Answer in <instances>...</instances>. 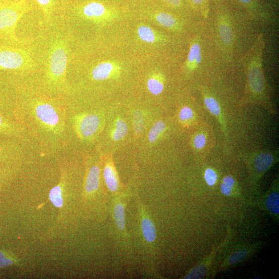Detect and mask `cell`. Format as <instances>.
Instances as JSON below:
<instances>
[{"label":"cell","mask_w":279,"mask_h":279,"mask_svg":"<svg viewBox=\"0 0 279 279\" xmlns=\"http://www.w3.org/2000/svg\"><path fill=\"white\" fill-rule=\"evenodd\" d=\"M15 113L41 153L65 151L70 143L67 96L54 95L41 85L18 84Z\"/></svg>","instance_id":"1"},{"label":"cell","mask_w":279,"mask_h":279,"mask_svg":"<svg viewBox=\"0 0 279 279\" xmlns=\"http://www.w3.org/2000/svg\"><path fill=\"white\" fill-rule=\"evenodd\" d=\"M210 20L215 40L227 70L240 65L243 55L250 47L247 43L250 35L245 24L251 21L228 0H213Z\"/></svg>","instance_id":"2"},{"label":"cell","mask_w":279,"mask_h":279,"mask_svg":"<svg viewBox=\"0 0 279 279\" xmlns=\"http://www.w3.org/2000/svg\"><path fill=\"white\" fill-rule=\"evenodd\" d=\"M183 70L198 80L220 75L227 70L220 57L210 20H203L190 36Z\"/></svg>","instance_id":"3"},{"label":"cell","mask_w":279,"mask_h":279,"mask_svg":"<svg viewBox=\"0 0 279 279\" xmlns=\"http://www.w3.org/2000/svg\"><path fill=\"white\" fill-rule=\"evenodd\" d=\"M68 60L67 40L64 35H56L48 46L41 86L53 94L67 96L69 91L67 79Z\"/></svg>","instance_id":"4"},{"label":"cell","mask_w":279,"mask_h":279,"mask_svg":"<svg viewBox=\"0 0 279 279\" xmlns=\"http://www.w3.org/2000/svg\"><path fill=\"white\" fill-rule=\"evenodd\" d=\"M264 34L259 32L243 55L240 61L247 78L245 98L250 101H263L267 97V85L263 69L266 48Z\"/></svg>","instance_id":"5"},{"label":"cell","mask_w":279,"mask_h":279,"mask_svg":"<svg viewBox=\"0 0 279 279\" xmlns=\"http://www.w3.org/2000/svg\"><path fill=\"white\" fill-rule=\"evenodd\" d=\"M33 8L30 0L0 3V43L22 45L16 35V28L23 17Z\"/></svg>","instance_id":"6"},{"label":"cell","mask_w":279,"mask_h":279,"mask_svg":"<svg viewBox=\"0 0 279 279\" xmlns=\"http://www.w3.org/2000/svg\"><path fill=\"white\" fill-rule=\"evenodd\" d=\"M36 64L31 51L22 45L0 43V70L33 72Z\"/></svg>","instance_id":"7"},{"label":"cell","mask_w":279,"mask_h":279,"mask_svg":"<svg viewBox=\"0 0 279 279\" xmlns=\"http://www.w3.org/2000/svg\"><path fill=\"white\" fill-rule=\"evenodd\" d=\"M0 137L11 138L33 142L17 120L15 103L0 93Z\"/></svg>","instance_id":"8"},{"label":"cell","mask_w":279,"mask_h":279,"mask_svg":"<svg viewBox=\"0 0 279 279\" xmlns=\"http://www.w3.org/2000/svg\"><path fill=\"white\" fill-rule=\"evenodd\" d=\"M252 22L264 25L275 22L274 6L269 0H228Z\"/></svg>","instance_id":"9"},{"label":"cell","mask_w":279,"mask_h":279,"mask_svg":"<svg viewBox=\"0 0 279 279\" xmlns=\"http://www.w3.org/2000/svg\"><path fill=\"white\" fill-rule=\"evenodd\" d=\"M68 121L71 129L83 141H89L98 133L101 119L95 113H74L68 111Z\"/></svg>","instance_id":"10"},{"label":"cell","mask_w":279,"mask_h":279,"mask_svg":"<svg viewBox=\"0 0 279 279\" xmlns=\"http://www.w3.org/2000/svg\"><path fill=\"white\" fill-rule=\"evenodd\" d=\"M74 11L79 15L88 21L100 22L108 16L113 8L100 1L84 2L76 5L74 8Z\"/></svg>","instance_id":"11"},{"label":"cell","mask_w":279,"mask_h":279,"mask_svg":"<svg viewBox=\"0 0 279 279\" xmlns=\"http://www.w3.org/2000/svg\"><path fill=\"white\" fill-rule=\"evenodd\" d=\"M141 227L143 236L148 244H154L157 236L155 226L144 210L141 209Z\"/></svg>","instance_id":"12"},{"label":"cell","mask_w":279,"mask_h":279,"mask_svg":"<svg viewBox=\"0 0 279 279\" xmlns=\"http://www.w3.org/2000/svg\"><path fill=\"white\" fill-rule=\"evenodd\" d=\"M158 1L160 5L165 9L185 15L198 17L193 12L188 0H158Z\"/></svg>","instance_id":"13"},{"label":"cell","mask_w":279,"mask_h":279,"mask_svg":"<svg viewBox=\"0 0 279 279\" xmlns=\"http://www.w3.org/2000/svg\"><path fill=\"white\" fill-rule=\"evenodd\" d=\"M194 13L203 20L210 18L213 0H188Z\"/></svg>","instance_id":"14"},{"label":"cell","mask_w":279,"mask_h":279,"mask_svg":"<svg viewBox=\"0 0 279 279\" xmlns=\"http://www.w3.org/2000/svg\"><path fill=\"white\" fill-rule=\"evenodd\" d=\"M101 170L99 166L94 165L90 167L87 174L85 189L88 194L98 191L100 184Z\"/></svg>","instance_id":"15"},{"label":"cell","mask_w":279,"mask_h":279,"mask_svg":"<svg viewBox=\"0 0 279 279\" xmlns=\"http://www.w3.org/2000/svg\"><path fill=\"white\" fill-rule=\"evenodd\" d=\"M123 198H117L114 209V219L119 230L125 233V203Z\"/></svg>","instance_id":"16"},{"label":"cell","mask_w":279,"mask_h":279,"mask_svg":"<svg viewBox=\"0 0 279 279\" xmlns=\"http://www.w3.org/2000/svg\"><path fill=\"white\" fill-rule=\"evenodd\" d=\"M104 177L108 190L112 193L117 192L119 188L118 177L113 165H106L104 170Z\"/></svg>","instance_id":"17"},{"label":"cell","mask_w":279,"mask_h":279,"mask_svg":"<svg viewBox=\"0 0 279 279\" xmlns=\"http://www.w3.org/2000/svg\"><path fill=\"white\" fill-rule=\"evenodd\" d=\"M35 2L42 11L46 22H51L57 10L59 0H35Z\"/></svg>","instance_id":"18"},{"label":"cell","mask_w":279,"mask_h":279,"mask_svg":"<svg viewBox=\"0 0 279 279\" xmlns=\"http://www.w3.org/2000/svg\"><path fill=\"white\" fill-rule=\"evenodd\" d=\"M114 66L110 62H103L98 64L91 71L92 79L101 81L108 79L113 71Z\"/></svg>","instance_id":"19"},{"label":"cell","mask_w":279,"mask_h":279,"mask_svg":"<svg viewBox=\"0 0 279 279\" xmlns=\"http://www.w3.org/2000/svg\"><path fill=\"white\" fill-rule=\"evenodd\" d=\"M273 157L269 153H262L256 156L254 161V166L257 172L264 173L271 166Z\"/></svg>","instance_id":"20"},{"label":"cell","mask_w":279,"mask_h":279,"mask_svg":"<svg viewBox=\"0 0 279 279\" xmlns=\"http://www.w3.org/2000/svg\"><path fill=\"white\" fill-rule=\"evenodd\" d=\"M278 194L276 192L270 193L265 201V205L267 210L272 214L278 215L279 212Z\"/></svg>","instance_id":"21"},{"label":"cell","mask_w":279,"mask_h":279,"mask_svg":"<svg viewBox=\"0 0 279 279\" xmlns=\"http://www.w3.org/2000/svg\"><path fill=\"white\" fill-rule=\"evenodd\" d=\"M140 38L144 42L152 43L156 41V37L154 31L146 26H141L138 31Z\"/></svg>","instance_id":"22"},{"label":"cell","mask_w":279,"mask_h":279,"mask_svg":"<svg viewBox=\"0 0 279 279\" xmlns=\"http://www.w3.org/2000/svg\"><path fill=\"white\" fill-rule=\"evenodd\" d=\"M165 129L166 125L163 122L159 121L156 122L151 129L150 133H149V141L152 143L155 142Z\"/></svg>","instance_id":"23"},{"label":"cell","mask_w":279,"mask_h":279,"mask_svg":"<svg viewBox=\"0 0 279 279\" xmlns=\"http://www.w3.org/2000/svg\"><path fill=\"white\" fill-rule=\"evenodd\" d=\"M128 133V127L125 122L122 120L117 121L116 129L113 134V139L115 141L121 140Z\"/></svg>","instance_id":"24"},{"label":"cell","mask_w":279,"mask_h":279,"mask_svg":"<svg viewBox=\"0 0 279 279\" xmlns=\"http://www.w3.org/2000/svg\"><path fill=\"white\" fill-rule=\"evenodd\" d=\"M50 200L55 207L61 208L63 201L62 197V189L60 185L56 186L50 192L49 194Z\"/></svg>","instance_id":"25"},{"label":"cell","mask_w":279,"mask_h":279,"mask_svg":"<svg viewBox=\"0 0 279 279\" xmlns=\"http://www.w3.org/2000/svg\"><path fill=\"white\" fill-rule=\"evenodd\" d=\"M147 87L153 95L158 96L163 91L164 85L161 81L155 78H151L148 80Z\"/></svg>","instance_id":"26"},{"label":"cell","mask_w":279,"mask_h":279,"mask_svg":"<svg viewBox=\"0 0 279 279\" xmlns=\"http://www.w3.org/2000/svg\"><path fill=\"white\" fill-rule=\"evenodd\" d=\"M134 124L136 132L140 134L144 129V122L141 112H136L134 116Z\"/></svg>","instance_id":"27"},{"label":"cell","mask_w":279,"mask_h":279,"mask_svg":"<svg viewBox=\"0 0 279 279\" xmlns=\"http://www.w3.org/2000/svg\"><path fill=\"white\" fill-rule=\"evenodd\" d=\"M179 116L182 121H189L193 118L194 113L190 107H184L181 109Z\"/></svg>","instance_id":"28"},{"label":"cell","mask_w":279,"mask_h":279,"mask_svg":"<svg viewBox=\"0 0 279 279\" xmlns=\"http://www.w3.org/2000/svg\"><path fill=\"white\" fill-rule=\"evenodd\" d=\"M204 178L209 185H214L217 180V175L211 169H208L205 172Z\"/></svg>","instance_id":"29"},{"label":"cell","mask_w":279,"mask_h":279,"mask_svg":"<svg viewBox=\"0 0 279 279\" xmlns=\"http://www.w3.org/2000/svg\"><path fill=\"white\" fill-rule=\"evenodd\" d=\"M207 142L206 136L203 134H199L197 135L194 138V144L195 147L200 150L206 146Z\"/></svg>","instance_id":"30"},{"label":"cell","mask_w":279,"mask_h":279,"mask_svg":"<svg viewBox=\"0 0 279 279\" xmlns=\"http://www.w3.org/2000/svg\"><path fill=\"white\" fill-rule=\"evenodd\" d=\"M248 254V251L242 250L236 252L230 258L229 262L230 264H233L239 261L242 258H244Z\"/></svg>","instance_id":"31"},{"label":"cell","mask_w":279,"mask_h":279,"mask_svg":"<svg viewBox=\"0 0 279 279\" xmlns=\"http://www.w3.org/2000/svg\"><path fill=\"white\" fill-rule=\"evenodd\" d=\"M12 260L0 252V268H3L13 264Z\"/></svg>","instance_id":"32"},{"label":"cell","mask_w":279,"mask_h":279,"mask_svg":"<svg viewBox=\"0 0 279 279\" xmlns=\"http://www.w3.org/2000/svg\"><path fill=\"white\" fill-rule=\"evenodd\" d=\"M233 188L229 187V185L222 183L221 184V190L222 193L227 196H229L231 195Z\"/></svg>","instance_id":"33"},{"label":"cell","mask_w":279,"mask_h":279,"mask_svg":"<svg viewBox=\"0 0 279 279\" xmlns=\"http://www.w3.org/2000/svg\"><path fill=\"white\" fill-rule=\"evenodd\" d=\"M228 185L231 188H233L234 185L235 184V180L234 178L231 176H228L226 177L224 179H223V182Z\"/></svg>","instance_id":"34"},{"label":"cell","mask_w":279,"mask_h":279,"mask_svg":"<svg viewBox=\"0 0 279 279\" xmlns=\"http://www.w3.org/2000/svg\"><path fill=\"white\" fill-rule=\"evenodd\" d=\"M269 1L274 6L277 5V0H269Z\"/></svg>","instance_id":"35"},{"label":"cell","mask_w":279,"mask_h":279,"mask_svg":"<svg viewBox=\"0 0 279 279\" xmlns=\"http://www.w3.org/2000/svg\"><path fill=\"white\" fill-rule=\"evenodd\" d=\"M9 1H12V0H0V3L9 2Z\"/></svg>","instance_id":"36"}]
</instances>
